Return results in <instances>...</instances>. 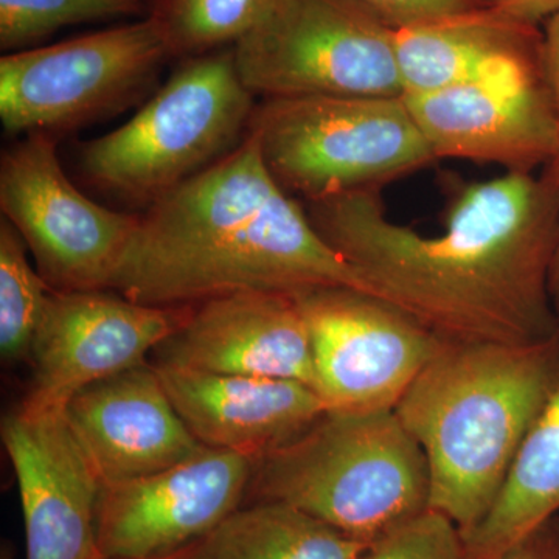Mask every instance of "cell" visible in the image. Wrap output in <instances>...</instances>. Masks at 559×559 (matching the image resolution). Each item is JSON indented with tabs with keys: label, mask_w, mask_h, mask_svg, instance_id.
<instances>
[{
	"label": "cell",
	"mask_w": 559,
	"mask_h": 559,
	"mask_svg": "<svg viewBox=\"0 0 559 559\" xmlns=\"http://www.w3.org/2000/svg\"><path fill=\"white\" fill-rule=\"evenodd\" d=\"M305 210L381 300L440 340L533 345L559 334L550 296L559 190L544 171L463 187L447 229L433 237L393 223L381 190L305 202Z\"/></svg>",
	"instance_id": "6da1fadb"
},
{
	"label": "cell",
	"mask_w": 559,
	"mask_h": 559,
	"mask_svg": "<svg viewBox=\"0 0 559 559\" xmlns=\"http://www.w3.org/2000/svg\"><path fill=\"white\" fill-rule=\"evenodd\" d=\"M377 289L280 187L252 131L139 218L114 290L151 307H183L246 293Z\"/></svg>",
	"instance_id": "7a4b0ae2"
},
{
	"label": "cell",
	"mask_w": 559,
	"mask_h": 559,
	"mask_svg": "<svg viewBox=\"0 0 559 559\" xmlns=\"http://www.w3.org/2000/svg\"><path fill=\"white\" fill-rule=\"evenodd\" d=\"M559 384V334L533 345L441 341L395 414L429 468V509L460 532L498 498Z\"/></svg>",
	"instance_id": "3957f363"
},
{
	"label": "cell",
	"mask_w": 559,
	"mask_h": 559,
	"mask_svg": "<svg viewBox=\"0 0 559 559\" xmlns=\"http://www.w3.org/2000/svg\"><path fill=\"white\" fill-rule=\"evenodd\" d=\"M245 500L288 503L370 546L429 510L428 462L395 411L326 412L257 460Z\"/></svg>",
	"instance_id": "277c9868"
},
{
	"label": "cell",
	"mask_w": 559,
	"mask_h": 559,
	"mask_svg": "<svg viewBox=\"0 0 559 559\" xmlns=\"http://www.w3.org/2000/svg\"><path fill=\"white\" fill-rule=\"evenodd\" d=\"M255 108L234 47L200 55L176 70L131 120L84 142L80 170L105 193L153 204L240 145Z\"/></svg>",
	"instance_id": "5b68a950"
},
{
	"label": "cell",
	"mask_w": 559,
	"mask_h": 559,
	"mask_svg": "<svg viewBox=\"0 0 559 559\" xmlns=\"http://www.w3.org/2000/svg\"><path fill=\"white\" fill-rule=\"evenodd\" d=\"M249 131L280 187L305 202L382 190L439 160L404 97L264 98Z\"/></svg>",
	"instance_id": "8992f818"
},
{
	"label": "cell",
	"mask_w": 559,
	"mask_h": 559,
	"mask_svg": "<svg viewBox=\"0 0 559 559\" xmlns=\"http://www.w3.org/2000/svg\"><path fill=\"white\" fill-rule=\"evenodd\" d=\"M234 53L255 97H404L395 31L355 0H274Z\"/></svg>",
	"instance_id": "52a82bcc"
},
{
	"label": "cell",
	"mask_w": 559,
	"mask_h": 559,
	"mask_svg": "<svg viewBox=\"0 0 559 559\" xmlns=\"http://www.w3.org/2000/svg\"><path fill=\"white\" fill-rule=\"evenodd\" d=\"M173 57L164 24L145 20L10 51L0 60V120L7 134L75 130L143 97Z\"/></svg>",
	"instance_id": "ba28073f"
},
{
	"label": "cell",
	"mask_w": 559,
	"mask_h": 559,
	"mask_svg": "<svg viewBox=\"0 0 559 559\" xmlns=\"http://www.w3.org/2000/svg\"><path fill=\"white\" fill-rule=\"evenodd\" d=\"M0 209L53 290L114 288L138 215L114 212L70 182L57 139L32 132L0 157Z\"/></svg>",
	"instance_id": "9c48e42d"
},
{
	"label": "cell",
	"mask_w": 559,
	"mask_h": 559,
	"mask_svg": "<svg viewBox=\"0 0 559 559\" xmlns=\"http://www.w3.org/2000/svg\"><path fill=\"white\" fill-rule=\"evenodd\" d=\"M296 297L310 333L316 390L329 412L395 411L441 341L388 301L345 288Z\"/></svg>",
	"instance_id": "30bf717a"
},
{
	"label": "cell",
	"mask_w": 559,
	"mask_h": 559,
	"mask_svg": "<svg viewBox=\"0 0 559 559\" xmlns=\"http://www.w3.org/2000/svg\"><path fill=\"white\" fill-rule=\"evenodd\" d=\"M193 305L151 307L106 290H51L32 355L22 406L64 411L73 395L145 364L189 318Z\"/></svg>",
	"instance_id": "8fae6325"
},
{
	"label": "cell",
	"mask_w": 559,
	"mask_h": 559,
	"mask_svg": "<svg viewBox=\"0 0 559 559\" xmlns=\"http://www.w3.org/2000/svg\"><path fill=\"white\" fill-rule=\"evenodd\" d=\"M255 460L205 447L159 473L102 487L97 550L156 559L205 539L245 502Z\"/></svg>",
	"instance_id": "7c38bea8"
},
{
	"label": "cell",
	"mask_w": 559,
	"mask_h": 559,
	"mask_svg": "<svg viewBox=\"0 0 559 559\" xmlns=\"http://www.w3.org/2000/svg\"><path fill=\"white\" fill-rule=\"evenodd\" d=\"M404 100L437 159L533 173L559 151V112L544 66L503 70Z\"/></svg>",
	"instance_id": "4fadbf2b"
},
{
	"label": "cell",
	"mask_w": 559,
	"mask_h": 559,
	"mask_svg": "<svg viewBox=\"0 0 559 559\" xmlns=\"http://www.w3.org/2000/svg\"><path fill=\"white\" fill-rule=\"evenodd\" d=\"M25 527V559H94L102 480L64 411L22 406L2 419Z\"/></svg>",
	"instance_id": "5bb4252c"
},
{
	"label": "cell",
	"mask_w": 559,
	"mask_h": 559,
	"mask_svg": "<svg viewBox=\"0 0 559 559\" xmlns=\"http://www.w3.org/2000/svg\"><path fill=\"white\" fill-rule=\"evenodd\" d=\"M197 305L157 348L159 364L299 381L316 390L310 333L296 297L246 290Z\"/></svg>",
	"instance_id": "9a60e30c"
},
{
	"label": "cell",
	"mask_w": 559,
	"mask_h": 559,
	"mask_svg": "<svg viewBox=\"0 0 559 559\" xmlns=\"http://www.w3.org/2000/svg\"><path fill=\"white\" fill-rule=\"evenodd\" d=\"M64 415L103 485L159 473L205 448L146 364L80 390Z\"/></svg>",
	"instance_id": "2e32d148"
},
{
	"label": "cell",
	"mask_w": 559,
	"mask_h": 559,
	"mask_svg": "<svg viewBox=\"0 0 559 559\" xmlns=\"http://www.w3.org/2000/svg\"><path fill=\"white\" fill-rule=\"evenodd\" d=\"M154 367L180 418L204 447L255 462L329 412L322 396L304 382Z\"/></svg>",
	"instance_id": "e0dca14e"
},
{
	"label": "cell",
	"mask_w": 559,
	"mask_h": 559,
	"mask_svg": "<svg viewBox=\"0 0 559 559\" xmlns=\"http://www.w3.org/2000/svg\"><path fill=\"white\" fill-rule=\"evenodd\" d=\"M404 95L543 66V31L488 7L395 31Z\"/></svg>",
	"instance_id": "ac0fdd59"
},
{
	"label": "cell",
	"mask_w": 559,
	"mask_h": 559,
	"mask_svg": "<svg viewBox=\"0 0 559 559\" xmlns=\"http://www.w3.org/2000/svg\"><path fill=\"white\" fill-rule=\"evenodd\" d=\"M559 511V384L522 441L498 498L463 533L466 559H496Z\"/></svg>",
	"instance_id": "d6986e66"
},
{
	"label": "cell",
	"mask_w": 559,
	"mask_h": 559,
	"mask_svg": "<svg viewBox=\"0 0 559 559\" xmlns=\"http://www.w3.org/2000/svg\"><path fill=\"white\" fill-rule=\"evenodd\" d=\"M210 559H359L369 544L282 502L240 507L205 538Z\"/></svg>",
	"instance_id": "ffe728a7"
},
{
	"label": "cell",
	"mask_w": 559,
	"mask_h": 559,
	"mask_svg": "<svg viewBox=\"0 0 559 559\" xmlns=\"http://www.w3.org/2000/svg\"><path fill=\"white\" fill-rule=\"evenodd\" d=\"M10 221L0 223V353L9 362L31 358L51 289L27 259Z\"/></svg>",
	"instance_id": "44dd1931"
},
{
	"label": "cell",
	"mask_w": 559,
	"mask_h": 559,
	"mask_svg": "<svg viewBox=\"0 0 559 559\" xmlns=\"http://www.w3.org/2000/svg\"><path fill=\"white\" fill-rule=\"evenodd\" d=\"M176 55H204L248 35L274 0H148Z\"/></svg>",
	"instance_id": "7402d4cb"
},
{
	"label": "cell",
	"mask_w": 559,
	"mask_h": 559,
	"mask_svg": "<svg viewBox=\"0 0 559 559\" xmlns=\"http://www.w3.org/2000/svg\"><path fill=\"white\" fill-rule=\"evenodd\" d=\"M148 0H0V47L17 51L83 22L145 13Z\"/></svg>",
	"instance_id": "603a6c76"
},
{
	"label": "cell",
	"mask_w": 559,
	"mask_h": 559,
	"mask_svg": "<svg viewBox=\"0 0 559 559\" xmlns=\"http://www.w3.org/2000/svg\"><path fill=\"white\" fill-rule=\"evenodd\" d=\"M359 559H466L457 525L436 510H426L370 544Z\"/></svg>",
	"instance_id": "cb8c5ba5"
},
{
	"label": "cell",
	"mask_w": 559,
	"mask_h": 559,
	"mask_svg": "<svg viewBox=\"0 0 559 559\" xmlns=\"http://www.w3.org/2000/svg\"><path fill=\"white\" fill-rule=\"evenodd\" d=\"M393 31L492 7L491 0H355Z\"/></svg>",
	"instance_id": "d4e9b609"
},
{
	"label": "cell",
	"mask_w": 559,
	"mask_h": 559,
	"mask_svg": "<svg viewBox=\"0 0 559 559\" xmlns=\"http://www.w3.org/2000/svg\"><path fill=\"white\" fill-rule=\"evenodd\" d=\"M496 559H559V516L544 522Z\"/></svg>",
	"instance_id": "484cf974"
},
{
	"label": "cell",
	"mask_w": 559,
	"mask_h": 559,
	"mask_svg": "<svg viewBox=\"0 0 559 559\" xmlns=\"http://www.w3.org/2000/svg\"><path fill=\"white\" fill-rule=\"evenodd\" d=\"M543 66L544 75L559 112V11L544 22Z\"/></svg>",
	"instance_id": "4316f807"
},
{
	"label": "cell",
	"mask_w": 559,
	"mask_h": 559,
	"mask_svg": "<svg viewBox=\"0 0 559 559\" xmlns=\"http://www.w3.org/2000/svg\"><path fill=\"white\" fill-rule=\"evenodd\" d=\"M491 3L514 20L538 27L559 11V0H491Z\"/></svg>",
	"instance_id": "83f0119b"
},
{
	"label": "cell",
	"mask_w": 559,
	"mask_h": 559,
	"mask_svg": "<svg viewBox=\"0 0 559 559\" xmlns=\"http://www.w3.org/2000/svg\"><path fill=\"white\" fill-rule=\"evenodd\" d=\"M543 171L546 173L547 176L551 180H554L555 186L559 190V151L555 154L554 159L543 168ZM550 296L551 301H554L555 311H557V316L559 319V241L557 253H555L554 264H551L550 271Z\"/></svg>",
	"instance_id": "f1b7e54d"
},
{
	"label": "cell",
	"mask_w": 559,
	"mask_h": 559,
	"mask_svg": "<svg viewBox=\"0 0 559 559\" xmlns=\"http://www.w3.org/2000/svg\"><path fill=\"white\" fill-rule=\"evenodd\" d=\"M156 559H210L205 539L198 540V543L190 544L175 554L165 555V557Z\"/></svg>",
	"instance_id": "f546056e"
},
{
	"label": "cell",
	"mask_w": 559,
	"mask_h": 559,
	"mask_svg": "<svg viewBox=\"0 0 559 559\" xmlns=\"http://www.w3.org/2000/svg\"><path fill=\"white\" fill-rule=\"evenodd\" d=\"M2 559H11L10 551L3 550Z\"/></svg>",
	"instance_id": "4dcf8cb0"
},
{
	"label": "cell",
	"mask_w": 559,
	"mask_h": 559,
	"mask_svg": "<svg viewBox=\"0 0 559 559\" xmlns=\"http://www.w3.org/2000/svg\"><path fill=\"white\" fill-rule=\"evenodd\" d=\"M94 559H106V558H103L102 555H95Z\"/></svg>",
	"instance_id": "1f68e13d"
}]
</instances>
